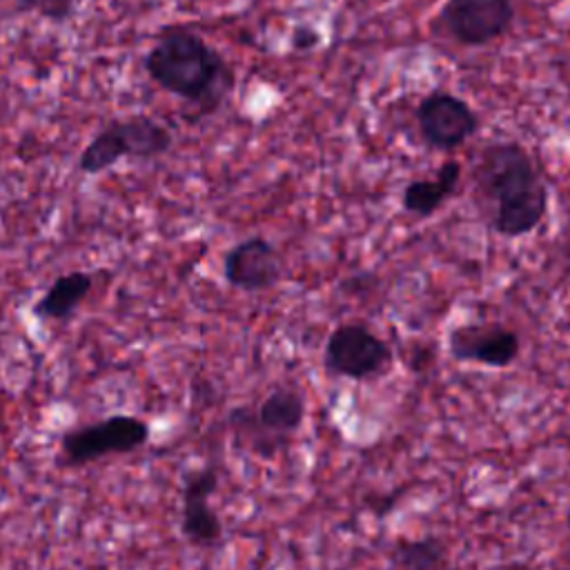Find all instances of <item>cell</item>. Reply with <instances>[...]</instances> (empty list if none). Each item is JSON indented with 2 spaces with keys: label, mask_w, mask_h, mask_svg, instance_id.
Wrapping results in <instances>:
<instances>
[{
  "label": "cell",
  "mask_w": 570,
  "mask_h": 570,
  "mask_svg": "<svg viewBox=\"0 0 570 570\" xmlns=\"http://www.w3.org/2000/svg\"><path fill=\"white\" fill-rule=\"evenodd\" d=\"M474 200L488 227L503 238L534 232L548 212V187L525 147L492 140L472 163Z\"/></svg>",
  "instance_id": "6da1fadb"
},
{
  "label": "cell",
  "mask_w": 570,
  "mask_h": 570,
  "mask_svg": "<svg viewBox=\"0 0 570 570\" xmlns=\"http://www.w3.org/2000/svg\"><path fill=\"white\" fill-rule=\"evenodd\" d=\"M142 67L163 91L205 116L216 114L236 85L225 56L189 29H169L158 36L147 49Z\"/></svg>",
  "instance_id": "7a4b0ae2"
},
{
  "label": "cell",
  "mask_w": 570,
  "mask_h": 570,
  "mask_svg": "<svg viewBox=\"0 0 570 570\" xmlns=\"http://www.w3.org/2000/svg\"><path fill=\"white\" fill-rule=\"evenodd\" d=\"M305 412V396L296 385H276L256 405L229 410L227 425L256 456H274L303 428Z\"/></svg>",
  "instance_id": "3957f363"
},
{
  "label": "cell",
  "mask_w": 570,
  "mask_h": 570,
  "mask_svg": "<svg viewBox=\"0 0 570 570\" xmlns=\"http://www.w3.org/2000/svg\"><path fill=\"white\" fill-rule=\"evenodd\" d=\"M149 441V425L134 414H109L102 421L78 425L60 436V459L67 468H80L105 456L129 454Z\"/></svg>",
  "instance_id": "277c9868"
},
{
  "label": "cell",
  "mask_w": 570,
  "mask_h": 570,
  "mask_svg": "<svg viewBox=\"0 0 570 570\" xmlns=\"http://www.w3.org/2000/svg\"><path fill=\"white\" fill-rule=\"evenodd\" d=\"M392 361L390 343L363 323L336 325L323 347V367L338 379L367 381L381 376Z\"/></svg>",
  "instance_id": "5b68a950"
},
{
  "label": "cell",
  "mask_w": 570,
  "mask_h": 570,
  "mask_svg": "<svg viewBox=\"0 0 570 570\" xmlns=\"http://www.w3.org/2000/svg\"><path fill=\"white\" fill-rule=\"evenodd\" d=\"M439 20L454 42L481 47L510 29L514 7L512 0H445Z\"/></svg>",
  "instance_id": "8992f818"
},
{
  "label": "cell",
  "mask_w": 570,
  "mask_h": 570,
  "mask_svg": "<svg viewBox=\"0 0 570 570\" xmlns=\"http://www.w3.org/2000/svg\"><path fill=\"white\" fill-rule=\"evenodd\" d=\"M416 122L425 145L450 151L468 142L479 129V116L459 96L432 91L416 107Z\"/></svg>",
  "instance_id": "52a82bcc"
},
{
  "label": "cell",
  "mask_w": 570,
  "mask_h": 570,
  "mask_svg": "<svg viewBox=\"0 0 570 570\" xmlns=\"http://www.w3.org/2000/svg\"><path fill=\"white\" fill-rule=\"evenodd\" d=\"M281 276L283 258L274 243L261 234L234 243L223 254V278L238 292H267L281 281Z\"/></svg>",
  "instance_id": "ba28073f"
},
{
  "label": "cell",
  "mask_w": 570,
  "mask_h": 570,
  "mask_svg": "<svg viewBox=\"0 0 570 570\" xmlns=\"http://www.w3.org/2000/svg\"><path fill=\"white\" fill-rule=\"evenodd\" d=\"M448 352L459 363L508 367L521 352V338L503 323H461L448 332Z\"/></svg>",
  "instance_id": "9c48e42d"
},
{
  "label": "cell",
  "mask_w": 570,
  "mask_h": 570,
  "mask_svg": "<svg viewBox=\"0 0 570 570\" xmlns=\"http://www.w3.org/2000/svg\"><path fill=\"white\" fill-rule=\"evenodd\" d=\"M218 490V470L203 465L185 476L180 492V532L194 546H214L223 537V523L212 508Z\"/></svg>",
  "instance_id": "30bf717a"
},
{
  "label": "cell",
  "mask_w": 570,
  "mask_h": 570,
  "mask_svg": "<svg viewBox=\"0 0 570 570\" xmlns=\"http://www.w3.org/2000/svg\"><path fill=\"white\" fill-rule=\"evenodd\" d=\"M461 171L463 167L459 160H445L439 165L436 176L432 180L428 178L410 180L401 194L403 209L419 218L432 216L454 194L461 180Z\"/></svg>",
  "instance_id": "8fae6325"
},
{
  "label": "cell",
  "mask_w": 570,
  "mask_h": 570,
  "mask_svg": "<svg viewBox=\"0 0 570 570\" xmlns=\"http://www.w3.org/2000/svg\"><path fill=\"white\" fill-rule=\"evenodd\" d=\"M111 125L120 134L129 158L151 160L174 147V131L151 116L136 114L127 118H116L111 120Z\"/></svg>",
  "instance_id": "7c38bea8"
},
{
  "label": "cell",
  "mask_w": 570,
  "mask_h": 570,
  "mask_svg": "<svg viewBox=\"0 0 570 570\" xmlns=\"http://www.w3.org/2000/svg\"><path fill=\"white\" fill-rule=\"evenodd\" d=\"M91 287H94V274L82 269L67 272L47 287V292L33 303L31 312L38 318L67 321L69 316H73L78 305L87 298Z\"/></svg>",
  "instance_id": "4fadbf2b"
},
{
  "label": "cell",
  "mask_w": 570,
  "mask_h": 570,
  "mask_svg": "<svg viewBox=\"0 0 570 570\" xmlns=\"http://www.w3.org/2000/svg\"><path fill=\"white\" fill-rule=\"evenodd\" d=\"M390 559L399 570H445L448 546L443 539L432 534L399 539L392 546Z\"/></svg>",
  "instance_id": "5bb4252c"
},
{
  "label": "cell",
  "mask_w": 570,
  "mask_h": 570,
  "mask_svg": "<svg viewBox=\"0 0 570 570\" xmlns=\"http://www.w3.org/2000/svg\"><path fill=\"white\" fill-rule=\"evenodd\" d=\"M122 158L127 156V147L120 138V134L116 131V127L111 122H107L80 151L78 156V169L87 176L94 174H102L107 169H111L114 165H118Z\"/></svg>",
  "instance_id": "9a60e30c"
},
{
  "label": "cell",
  "mask_w": 570,
  "mask_h": 570,
  "mask_svg": "<svg viewBox=\"0 0 570 570\" xmlns=\"http://www.w3.org/2000/svg\"><path fill=\"white\" fill-rule=\"evenodd\" d=\"M13 7L20 13H38L53 24H62L76 16L73 0H13Z\"/></svg>",
  "instance_id": "2e32d148"
},
{
  "label": "cell",
  "mask_w": 570,
  "mask_h": 570,
  "mask_svg": "<svg viewBox=\"0 0 570 570\" xmlns=\"http://www.w3.org/2000/svg\"><path fill=\"white\" fill-rule=\"evenodd\" d=\"M318 42H321V33H318L316 29L307 27V24H298V27L294 29V33H292V45H294V49H298V51H307V49L316 47Z\"/></svg>",
  "instance_id": "e0dca14e"
},
{
  "label": "cell",
  "mask_w": 570,
  "mask_h": 570,
  "mask_svg": "<svg viewBox=\"0 0 570 570\" xmlns=\"http://www.w3.org/2000/svg\"><path fill=\"white\" fill-rule=\"evenodd\" d=\"M485 570H537L534 566L525 563V561H519V559H510V561H497L492 566H488Z\"/></svg>",
  "instance_id": "ac0fdd59"
},
{
  "label": "cell",
  "mask_w": 570,
  "mask_h": 570,
  "mask_svg": "<svg viewBox=\"0 0 570 570\" xmlns=\"http://www.w3.org/2000/svg\"><path fill=\"white\" fill-rule=\"evenodd\" d=\"M568 223H570V212H568Z\"/></svg>",
  "instance_id": "d6986e66"
}]
</instances>
